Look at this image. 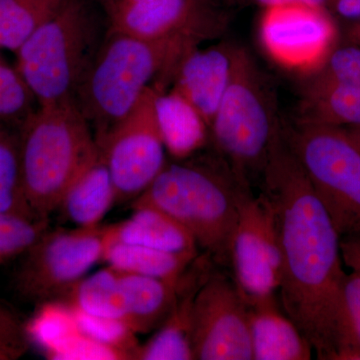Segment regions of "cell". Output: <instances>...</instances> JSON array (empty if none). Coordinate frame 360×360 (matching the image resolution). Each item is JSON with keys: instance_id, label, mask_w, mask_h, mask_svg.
Segmentation results:
<instances>
[{"instance_id": "cell-7", "label": "cell", "mask_w": 360, "mask_h": 360, "mask_svg": "<svg viewBox=\"0 0 360 360\" xmlns=\"http://www.w3.org/2000/svg\"><path fill=\"white\" fill-rule=\"evenodd\" d=\"M281 131L340 238L360 234V148L347 130L281 120Z\"/></svg>"}, {"instance_id": "cell-34", "label": "cell", "mask_w": 360, "mask_h": 360, "mask_svg": "<svg viewBox=\"0 0 360 360\" xmlns=\"http://www.w3.org/2000/svg\"><path fill=\"white\" fill-rule=\"evenodd\" d=\"M340 250L345 265L360 274V234L340 239Z\"/></svg>"}, {"instance_id": "cell-6", "label": "cell", "mask_w": 360, "mask_h": 360, "mask_svg": "<svg viewBox=\"0 0 360 360\" xmlns=\"http://www.w3.org/2000/svg\"><path fill=\"white\" fill-rule=\"evenodd\" d=\"M271 85L245 49L236 47L231 82L210 127L220 155L239 179L262 176L281 134Z\"/></svg>"}, {"instance_id": "cell-5", "label": "cell", "mask_w": 360, "mask_h": 360, "mask_svg": "<svg viewBox=\"0 0 360 360\" xmlns=\"http://www.w3.org/2000/svg\"><path fill=\"white\" fill-rule=\"evenodd\" d=\"M108 28L98 0H68L23 42L15 68L39 105L75 99Z\"/></svg>"}, {"instance_id": "cell-22", "label": "cell", "mask_w": 360, "mask_h": 360, "mask_svg": "<svg viewBox=\"0 0 360 360\" xmlns=\"http://www.w3.org/2000/svg\"><path fill=\"white\" fill-rule=\"evenodd\" d=\"M196 257L198 255L168 252L148 246L111 243L104 248L103 260L120 271L177 281Z\"/></svg>"}, {"instance_id": "cell-25", "label": "cell", "mask_w": 360, "mask_h": 360, "mask_svg": "<svg viewBox=\"0 0 360 360\" xmlns=\"http://www.w3.org/2000/svg\"><path fill=\"white\" fill-rule=\"evenodd\" d=\"M0 213L40 219L30 210L23 191L20 125L6 122H0Z\"/></svg>"}, {"instance_id": "cell-23", "label": "cell", "mask_w": 360, "mask_h": 360, "mask_svg": "<svg viewBox=\"0 0 360 360\" xmlns=\"http://www.w3.org/2000/svg\"><path fill=\"white\" fill-rule=\"evenodd\" d=\"M56 302L84 314L124 321L120 271L110 265L80 279Z\"/></svg>"}, {"instance_id": "cell-11", "label": "cell", "mask_w": 360, "mask_h": 360, "mask_svg": "<svg viewBox=\"0 0 360 360\" xmlns=\"http://www.w3.org/2000/svg\"><path fill=\"white\" fill-rule=\"evenodd\" d=\"M335 21L326 6L290 2L264 7L259 26L262 46L286 70L314 73L335 49Z\"/></svg>"}, {"instance_id": "cell-24", "label": "cell", "mask_w": 360, "mask_h": 360, "mask_svg": "<svg viewBox=\"0 0 360 360\" xmlns=\"http://www.w3.org/2000/svg\"><path fill=\"white\" fill-rule=\"evenodd\" d=\"M68 0H0V49L15 52Z\"/></svg>"}, {"instance_id": "cell-13", "label": "cell", "mask_w": 360, "mask_h": 360, "mask_svg": "<svg viewBox=\"0 0 360 360\" xmlns=\"http://www.w3.org/2000/svg\"><path fill=\"white\" fill-rule=\"evenodd\" d=\"M106 14L110 30L143 39L182 33L208 39L220 26L210 0H112Z\"/></svg>"}, {"instance_id": "cell-35", "label": "cell", "mask_w": 360, "mask_h": 360, "mask_svg": "<svg viewBox=\"0 0 360 360\" xmlns=\"http://www.w3.org/2000/svg\"><path fill=\"white\" fill-rule=\"evenodd\" d=\"M328 6L340 18L360 20V0H333Z\"/></svg>"}, {"instance_id": "cell-1", "label": "cell", "mask_w": 360, "mask_h": 360, "mask_svg": "<svg viewBox=\"0 0 360 360\" xmlns=\"http://www.w3.org/2000/svg\"><path fill=\"white\" fill-rule=\"evenodd\" d=\"M262 179L278 221L284 312L317 359L356 360L343 305L341 238L281 131Z\"/></svg>"}, {"instance_id": "cell-29", "label": "cell", "mask_w": 360, "mask_h": 360, "mask_svg": "<svg viewBox=\"0 0 360 360\" xmlns=\"http://www.w3.org/2000/svg\"><path fill=\"white\" fill-rule=\"evenodd\" d=\"M34 104L37 99L16 68L0 63V122L22 124L37 110Z\"/></svg>"}, {"instance_id": "cell-26", "label": "cell", "mask_w": 360, "mask_h": 360, "mask_svg": "<svg viewBox=\"0 0 360 360\" xmlns=\"http://www.w3.org/2000/svg\"><path fill=\"white\" fill-rule=\"evenodd\" d=\"M39 304L23 328L27 340L37 343L49 357L80 330L75 312L63 303L46 302Z\"/></svg>"}, {"instance_id": "cell-41", "label": "cell", "mask_w": 360, "mask_h": 360, "mask_svg": "<svg viewBox=\"0 0 360 360\" xmlns=\"http://www.w3.org/2000/svg\"><path fill=\"white\" fill-rule=\"evenodd\" d=\"M359 35H360V30H359Z\"/></svg>"}, {"instance_id": "cell-12", "label": "cell", "mask_w": 360, "mask_h": 360, "mask_svg": "<svg viewBox=\"0 0 360 360\" xmlns=\"http://www.w3.org/2000/svg\"><path fill=\"white\" fill-rule=\"evenodd\" d=\"M236 283L245 295H274L281 281V250L276 207L266 193L243 200L231 246Z\"/></svg>"}, {"instance_id": "cell-36", "label": "cell", "mask_w": 360, "mask_h": 360, "mask_svg": "<svg viewBox=\"0 0 360 360\" xmlns=\"http://www.w3.org/2000/svg\"><path fill=\"white\" fill-rule=\"evenodd\" d=\"M251 2L264 7L276 6V4H290V2H307V4H316V6H326L328 0H250Z\"/></svg>"}, {"instance_id": "cell-14", "label": "cell", "mask_w": 360, "mask_h": 360, "mask_svg": "<svg viewBox=\"0 0 360 360\" xmlns=\"http://www.w3.org/2000/svg\"><path fill=\"white\" fill-rule=\"evenodd\" d=\"M236 49L224 44L205 49L196 46L175 70L174 89L193 104L208 129L231 82Z\"/></svg>"}, {"instance_id": "cell-15", "label": "cell", "mask_w": 360, "mask_h": 360, "mask_svg": "<svg viewBox=\"0 0 360 360\" xmlns=\"http://www.w3.org/2000/svg\"><path fill=\"white\" fill-rule=\"evenodd\" d=\"M245 295V293H243ZM255 360H309L312 347L286 314L274 295H245Z\"/></svg>"}, {"instance_id": "cell-38", "label": "cell", "mask_w": 360, "mask_h": 360, "mask_svg": "<svg viewBox=\"0 0 360 360\" xmlns=\"http://www.w3.org/2000/svg\"><path fill=\"white\" fill-rule=\"evenodd\" d=\"M347 130L350 136L352 137V139L356 142L357 146L360 148V127H350V129Z\"/></svg>"}, {"instance_id": "cell-33", "label": "cell", "mask_w": 360, "mask_h": 360, "mask_svg": "<svg viewBox=\"0 0 360 360\" xmlns=\"http://www.w3.org/2000/svg\"><path fill=\"white\" fill-rule=\"evenodd\" d=\"M27 340L23 326L0 328V360L22 357L27 350Z\"/></svg>"}, {"instance_id": "cell-30", "label": "cell", "mask_w": 360, "mask_h": 360, "mask_svg": "<svg viewBox=\"0 0 360 360\" xmlns=\"http://www.w3.org/2000/svg\"><path fill=\"white\" fill-rule=\"evenodd\" d=\"M314 75L316 82L360 86L359 45L335 47Z\"/></svg>"}, {"instance_id": "cell-8", "label": "cell", "mask_w": 360, "mask_h": 360, "mask_svg": "<svg viewBox=\"0 0 360 360\" xmlns=\"http://www.w3.org/2000/svg\"><path fill=\"white\" fill-rule=\"evenodd\" d=\"M104 226L49 229L21 257L14 276L18 295L30 302H56L103 260Z\"/></svg>"}, {"instance_id": "cell-32", "label": "cell", "mask_w": 360, "mask_h": 360, "mask_svg": "<svg viewBox=\"0 0 360 360\" xmlns=\"http://www.w3.org/2000/svg\"><path fill=\"white\" fill-rule=\"evenodd\" d=\"M343 305L348 333L356 360H360V274H347L343 285Z\"/></svg>"}, {"instance_id": "cell-19", "label": "cell", "mask_w": 360, "mask_h": 360, "mask_svg": "<svg viewBox=\"0 0 360 360\" xmlns=\"http://www.w3.org/2000/svg\"><path fill=\"white\" fill-rule=\"evenodd\" d=\"M155 110L161 136L170 155L186 160L205 146L210 129L193 104L177 90H158Z\"/></svg>"}, {"instance_id": "cell-10", "label": "cell", "mask_w": 360, "mask_h": 360, "mask_svg": "<svg viewBox=\"0 0 360 360\" xmlns=\"http://www.w3.org/2000/svg\"><path fill=\"white\" fill-rule=\"evenodd\" d=\"M194 359L253 360L248 303L236 281L207 272L193 304Z\"/></svg>"}, {"instance_id": "cell-27", "label": "cell", "mask_w": 360, "mask_h": 360, "mask_svg": "<svg viewBox=\"0 0 360 360\" xmlns=\"http://www.w3.org/2000/svg\"><path fill=\"white\" fill-rule=\"evenodd\" d=\"M49 229V220L0 213V265L22 257Z\"/></svg>"}, {"instance_id": "cell-16", "label": "cell", "mask_w": 360, "mask_h": 360, "mask_svg": "<svg viewBox=\"0 0 360 360\" xmlns=\"http://www.w3.org/2000/svg\"><path fill=\"white\" fill-rule=\"evenodd\" d=\"M196 260V259H195ZM180 279L174 307L158 333L139 345L136 360H191L193 348V304L198 286L207 274V262H196Z\"/></svg>"}, {"instance_id": "cell-3", "label": "cell", "mask_w": 360, "mask_h": 360, "mask_svg": "<svg viewBox=\"0 0 360 360\" xmlns=\"http://www.w3.org/2000/svg\"><path fill=\"white\" fill-rule=\"evenodd\" d=\"M250 191V184L225 160L167 163L131 207L153 206L167 213L191 231L208 257L229 265L241 203Z\"/></svg>"}, {"instance_id": "cell-2", "label": "cell", "mask_w": 360, "mask_h": 360, "mask_svg": "<svg viewBox=\"0 0 360 360\" xmlns=\"http://www.w3.org/2000/svg\"><path fill=\"white\" fill-rule=\"evenodd\" d=\"M205 39L191 33L143 39L108 28L75 96L97 144L127 117L146 89H162L160 78L162 86L165 78H174L181 59Z\"/></svg>"}, {"instance_id": "cell-9", "label": "cell", "mask_w": 360, "mask_h": 360, "mask_svg": "<svg viewBox=\"0 0 360 360\" xmlns=\"http://www.w3.org/2000/svg\"><path fill=\"white\" fill-rule=\"evenodd\" d=\"M160 89L156 84L146 89L127 117L98 146L112 179L116 203L132 202L167 165L155 110Z\"/></svg>"}, {"instance_id": "cell-37", "label": "cell", "mask_w": 360, "mask_h": 360, "mask_svg": "<svg viewBox=\"0 0 360 360\" xmlns=\"http://www.w3.org/2000/svg\"><path fill=\"white\" fill-rule=\"evenodd\" d=\"M20 322L6 307L0 305V328H16L21 326Z\"/></svg>"}, {"instance_id": "cell-28", "label": "cell", "mask_w": 360, "mask_h": 360, "mask_svg": "<svg viewBox=\"0 0 360 360\" xmlns=\"http://www.w3.org/2000/svg\"><path fill=\"white\" fill-rule=\"evenodd\" d=\"M79 330L92 340L115 348L127 359H135L139 347L136 333L120 319L94 316L84 312L72 310Z\"/></svg>"}, {"instance_id": "cell-18", "label": "cell", "mask_w": 360, "mask_h": 360, "mask_svg": "<svg viewBox=\"0 0 360 360\" xmlns=\"http://www.w3.org/2000/svg\"><path fill=\"white\" fill-rule=\"evenodd\" d=\"M118 271L125 323L136 335L160 328L174 307L182 276L177 281H167Z\"/></svg>"}, {"instance_id": "cell-4", "label": "cell", "mask_w": 360, "mask_h": 360, "mask_svg": "<svg viewBox=\"0 0 360 360\" xmlns=\"http://www.w3.org/2000/svg\"><path fill=\"white\" fill-rule=\"evenodd\" d=\"M101 148L75 99L39 105L20 125L23 191L37 219L49 220Z\"/></svg>"}, {"instance_id": "cell-40", "label": "cell", "mask_w": 360, "mask_h": 360, "mask_svg": "<svg viewBox=\"0 0 360 360\" xmlns=\"http://www.w3.org/2000/svg\"><path fill=\"white\" fill-rule=\"evenodd\" d=\"M0 63H4V59H2L1 56H0Z\"/></svg>"}, {"instance_id": "cell-17", "label": "cell", "mask_w": 360, "mask_h": 360, "mask_svg": "<svg viewBox=\"0 0 360 360\" xmlns=\"http://www.w3.org/2000/svg\"><path fill=\"white\" fill-rule=\"evenodd\" d=\"M132 210L134 213L129 219L104 226L105 245L123 243L168 252L198 255L195 238L174 217L153 206H137Z\"/></svg>"}, {"instance_id": "cell-21", "label": "cell", "mask_w": 360, "mask_h": 360, "mask_svg": "<svg viewBox=\"0 0 360 360\" xmlns=\"http://www.w3.org/2000/svg\"><path fill=\"white\" fill-rule=\"evenodd\" d=\"M297 120L329 127H360V86L312 79Z\"/></svg>"}, {"instance_id": "cell-31", "label": "cell", "mask_w": 360, "mask_h": 360, "mask_svg": "<svg viewBox=\"0 0 360 360\" xmlns=\"http://www.w3.org/2000/svg\"><path fill=\"white\" fill-rule=\"evenodd\" d=\"M49 359L56 360H125L127 357L115 348L92 340L82 331L63 347L52 352Z\"/></svg>"}, {"instance_id": "cell-20", "label": "cell", "mask_w": 360, "mask_h": 360, "mask_svg": "<svg viewBox=\"0 0 360 360\" xmlns=\"http://www.w3.org/2000/svg\"><path fill=\"white\" fill-rule=\"evenodd\" d=\"M116 205L112 179L99 153L63 196L58 210L75 227H94Z\"/></svg>"}, {"instance_id": "cell-39", "label": "cell", "mask_w": 360, "mask_h": 360, "mask_svg": "<svg viewBox=\"0 0 360 360\" xmlns=\"http://www.w3.org/2000/svg\"><path fill=\"white\" fill-rule=\"evenodd\" d=\"M331 1H333V0H328V4H326V8H328V6L329 4H330Z\"/></svg>"}]
</instances>
